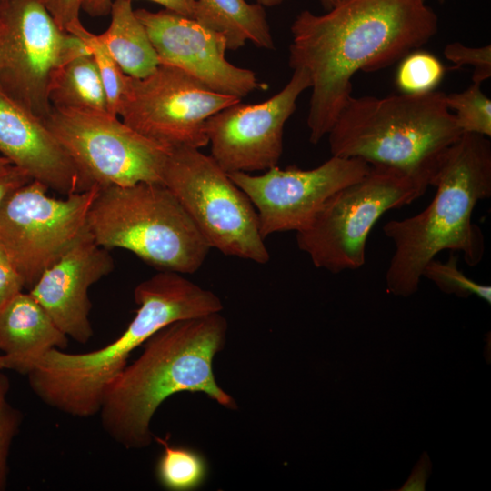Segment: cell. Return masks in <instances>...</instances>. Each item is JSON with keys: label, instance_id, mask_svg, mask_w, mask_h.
<instances>
[{"label": "cell", "instance_id": "cell-1", "mask_svg": "<svg viewBox=\"0 0 491 491\" xmlns=\"http://www.w3.org/2000/svg\"><path fill=\"white\" fill-rule=\"evenodd\" d=\"M290 31L289 66L311 79L306 124L316 145L352 95L355 74L386 68L427 44L438 17L426 0H346L323 15L303 10Z\"/></svg>", "mask_w": 491, "mask_h": 491}, {"label": "cell", "instance_id": "cell-2", "mask_svg": "<svg viewBox=\"0 0 491 491\" xmlns=\"http://www.w3.org/2000/svg\"><path fill=\"white\" fill-rule=\"evenodd\" d=\"M227 321L220 312L175 321L143 344L142 354L107 387L99 411L105 433L127 449L147 447L160 405L180 392H199L227 409L235 400L215 381L213 359L223 350Z\"/></svg>", "mask_w": 491, "mask_h": 491}, {"label": "cell", "instance_id": "cell-3", "mask_svg": "<svg viewBox=\"0 0 491 491\" xmlns=\"http://www.w3.org/2000/svg\"><path fill=\"white\" fill-rule=\"evenodd\" d=\"M431 185L436 191L423 211L383 226L395 246L386 273L395 295L413 294L425 266L443 250L461 253L470 266L482 261L485 239L472 217L476 204L491 196L487 137L463 133L446 151Z\"/></svg>", "mask_w": 491, "mask_h": 491}, {"label": "cell", "instance_id": "cell-4", "mask_svg": "<svg viewBox=\"0 0 491 491\" xmlns=\"http://www.w3.org/2000/svg\"><path fill=\"white\" fill-rule=\"evenodd\" d=\"M446 96L351 95L327 134L331 155L393 167L427 188L463 134Z\"/></svg>", "mask_w": 491, "mask_h": 491}, {"label": "cell", "instance_id": "cell-5", "mask_svg": "<svg viewBox=\"0 0 491 491\" xmlns=\"http://www.w3.org/2000/svg\"><path fill=\"white\" fill-rule=\"evenodd\" d=\"M138 309L126 329L107 346L87 353L54 348L28 375L33 392L49 406L75 417L99 413L109 385L131 353L155 332L188 316L184 295L172 284L147 279L134 290Z\"/></svg>", "mask_w": 491, "mask_h": 491}, {"label": "cell", "instance_id": "cell-6", "mask_svg": "<svg viewBox=\"0 0 491 491\" xmlns=\"http://www.w3.org/2000/svg\"><path fill=\"white\" fill-rule=\"evenodd\" d=\"M87 226L98 246L128 250L159 271L195 273L211 249L162 183L100 188Z\"/></svg>", "mask_w": 491, "mask_h": 491}, {"label": "cell", "instance_id": "cell-7", "mask_svg": "<svg viewBox=\"0 0 491 491\" xmlns=\"http://www.w3.org/2000/svg\"><path fill=\"white\" fill-rule=\"evenodd\" d=\"M426 187L393 167L371 165L359 180L335 193L296 243L317 268L332 273L361 268L368 235L381 216L411 204Z\"/></svg>", "mask_w": 491, "mask_h": 491}, {"label": "cell", "instance_id": "cell-8", "mask_svg": "<svg viewBox=\"0 0 491 491\" xmlns=\"http://www.w3.org/2000/svg\"><path fill=\"white\" fill-rule=\"evenodd\" d=\"M162 183L211 248L257 264L269 261L253 204L211 155L193 147L171 148Z\"/></svg>", "mask_w": 491, "mask_h": 491}, {"label": "cell", "instance_id": "cell-9", "mask_svg": "<svg viewBox=\"0 0 491 491\" xmlns=\"http://www.w3.org/2000/svg\"><path fill=\"white\" fill-rule=\"evenodd\" d=\"M44 122L71 159L81 192L162 183L171 148L144 136L118 115L52 108Z\"/></svg>", "mask_w": 491, "mask_h": 491}, {"label": "cell", "instance_id": "cell-10", "mask_svg": "<svg viewBox=\"0 0 491 491\" xmlns=\"http://www.w3.org/2000/svg\"><path fill=\"white\" fill-rule=\"evenodd\" d=\"M99 189L55 198L44 184L31 180L7 197L0 209V243L25 287L88 230V212Z\"/></svg>", "mask_w": 491, "mask_h": 491}, {"label": "cell", "instance_id": "cell-11", "mask_svg": "<svg viewBox=\"0 0 491 491\" xmlns=\"http://www.w3.org/2000/svg\"><path fill=\"white\" fill-rule=\"evenodd\" d=\"M240 101L179 68L159 65L143 78L126 75L116 115L144 136L170 148L200 149L208 145V118Z\"/></svg>", "mask_w": 491, "mask_h": 491}, {"label": "cell", "instance_id": "cell-12", "mask_svg": "<svg viewBox=\"0 0 491 491\" xmlns=\"http://www.w3.org/2000/svg\"><path fill=\"white\" fill-rule=\"evenodd\" d=\"M3 10L0 88L44 120L52 109L48 90L54 74L89 51L57 25L41 0H6Z\"/></svg>", "mask_w": 491, "mask_h": 491}, {"label": "cell", "instance_id": "cell-13", "mask_svg": "<svg viewBox=\"0 0 491 491\" xmlns=\"http://www.w3.org/2000/svg\"><path fill=\"white\" fill-rule=\"evenodd\" d=\"M370 166L359 158L332 155L308 170L276 165L259 175L244 172L228 175L253 204L266 239L274 233L306 228L335 193L359 180Z\"/></svg>", "mask_w": 491, "mask_h": 491}, {"label": "cell", "instance_id": "cell-14", "mask_svg": "<svg viewBox=\"0 0 491 491\" xmlns=\"http://www.w3.org/2000/svg\"><path fill=\"white\" fill-rule=\"evenodd\" d=\"M310 86L308 72L296 68L287 84L267 100L240 101L213 115L205 125L212 158L227 174L266 171L277 165L285 125L300 95Z\"/></svg>", "mask_w": 491, "mask_h": 491}, {"label": "cell", "instance_id": "cell-15", "mask_svg": "<svg viewBox=\"0 0 491 491\" xmlns=\"http://www.w3.org/2000/svg\"><path fill=\"white\" fill-rule=\"evenodd\" d=\"M156 52L159 65L179 68L212 90L242 99L266 88L255 72L225 57V37L194 18L168 10H135Z\"/></svg>", "mask_w": 491, "mask_h": 491}, {"label": "cell", "instance_id": "cell-16", "mask_svg": "<svg viewBox=\"0 0 491 491\" xmlns=\"http://www.w3.org/2000/svg\"><path fill=\"white\" fill-rule=\"evenodd\" d=\"M115 263L89 230L56 262L45 269L28 293L68 337L86 344L94 331L89 319L88 289L110 274Z\"/></svg>", "mask_w": 491, "mask_h": 491}, {"label": "cell", "instance_id": "cell-17", "mask_svg": "<svg viewBox=\"0 0 491 491\" xmlns=\"http://www.w3.org/2000/svg\"><path fill=\"white\" fill-rule=\"evenodd\" d=\"M0 154L48 189L65 196L81 192L71 159L44 120L1 88Z\"/></svg>", "mask_w": 491, "mask_h": 491}, {"label": "cell", "instance_id": "cell-18", "mask_svg": "<svg viewBox=\"0 0 491 491\" xmlns=\"http://www.w3.org/2000/svg\"><path fill=\"white\" fill-rule=\"evenodd\" d=\"M68 336L44 307L23 290L0 309V352L5 369L28 375L52 349L65 350Z\"/></svg>", "mask_w": 491, "mask_h": 491}, {"label": "cell", "instance_id": "cell-19", "mask_svg": "<svg viewBox=\"0 0 491 491\" xmlns=\"http://www.w3.org/2000/svg\"><path fill=\"white\" fill-rule=\"evenodd\" d=\"M193 18L223 35L227 50L242 48L247 42L273 50L274 39L264 6L246 0H195Z\"/></svg>", "mask_w": 491, "mask_h": 491}, {"label": "cell", "instance_id": "cell-20", "mask_svg": "<svg viewBox=\"0 0 491 491\" xmlns=\"http://www.w3.org/2000/svg\"><path fill=\"white\" fill-rule=\"evenodd\" d=\"M107 29L98 35L122 71L143 78L159 65L148 34L135 15L130 0H113Z\"/></svg>", "mask_w": 491, "mask_h": 491}, {"label": "cell", "instance_id": "cell-21", "mask_svg": "<svg viewBox=\"0 0 491 491\" xmlns=\"http://www.w3.org/2000/svg\"><path fill=\"white\" fill-rule=\"evenodd\" d=\"M48 98L52 108L110 114L104 85L90 53L69 60L55 71Z\"/></svg>", "mask_w": 491, "mask_h": 491}, {"label": "cell", "instance_id": "cell-22", "mask_svg": "<svg viewBox=\"0 0 491 491\" xmlns=\"http://www.w3.org/2000/svg\"><path fill=\"white\" fill-rule=\"evenodd\" d=\"M163 446L155 476L159 484L170 491H192L200 487L206 479L208 465L198 451L182 446H174L168 437H155Z\"/></svg>", "mask_w": 491, "mask_h": 491}, {"label": "cell", "instance_id": "cell-23", "mask_svg": "<svg viewBox=\"0 0 491 491\" xmlns=\"http://www.w3.org/2000/svg\"><path fill=\"white\" fill-rule=\"evenodd\" d=\"M446 70L435 55L416 49L399 61L395 84L401 94H426L436 90Z\"/></svg>", "mask_w": 491, "mask_h": 491}, {"label": "cell", "instance_id": "cell-24", "mask_svg": "<svg viewBox=\"0 0 491 491\" xmlns=\"http://www.w3.org/2000/svg\"><path fill=\"white\" fill-rule=\"evenodd\" d=\"M67 33L77 36L85 45L100 75L108 110L110 114L117 115L116 110L125 86L126 75L100 40L98 35L88 31L81 22L70 27Z\"/></svg>", "mask_w": 491, "mask_h": 491}, {"label": "cell", "instance_id": "cell-25", "mask_svg": "<svg viewBox=\"0 0 491 491\" xmlns=\"http://www.w3.org/2000/svg\"><path fill=\"white\" fill-rule=\"evenodd\" d=\"M481 85L472 82L462 92L446 94V102L463 133L490 137L491 100L483 93Z\"/></svg>", "mask_w": 491, "mask_h": 491}, {"label": "cell", "instance_id": "cell-26", "mask_svg": "<svg viewBox=\"0 0 491 491\" xmlns=\"http://www.w3.org/2000/svg\"><path fill=\"white\" fill-rule=\"evenodd\" d=\"M422 276L432 280L442 290L460 296L476 295L490 303L491 287L467 277L457 266V258L450 254L446 262L430 260L424 267Z\"/></svg>", "mask_w": 491, "mask_h": 491}, {"label": "cell", "instance_id": "cell-27", "mask_svg": "<svg viewBox=\"0 0 491 491\" xmlns=\"http://www.w3.org/2000/svg\"><path fill=\"white\" fill-rule=\"evenodd\" d=\"M9 389V379L0 371V491L6 487L10 448L23 418L7 400Z\"/></svg>", "mask_w": 491, "mask_h": 491}, {"label": "cell", "instance_id": "cell-28", "mask_svg": "<svg viewBox=\"0 0 491 491\" xmlns=\"http://www.w3.org/2000/svg\"><path fill=\"white\" fill-rule=\"evenodd\" d=\"M445 57L454 64V68L464 65L474 68L472 82L482 84L491 76V45L472 47L460 42H452L444 49Z\"/></svg>", "mask_w": 491, "mask_h": 491}, {"label": "cell", "instance_id": "cell-29", "mask_svg": "<svg viewBox=\"0 0 491 491\" xmlns=\"http://www.w3.org/2000/svg\"><path fill=\"white\" fill-rule=\"evenodd\" d=\"M57 25L67 32L80 23L79 13L83 0H41Z\"/></svg>", "mask_w": 491, "mask_h": 491}, {"label": "cell", "instance_id": "cell-30", "mask_svg": "<svg viewBox=\"0 0 491 491\" xmlns=\"http://www.w3.org/2000/svg\"><path fill=\"white\" fill-rule=\"evenodd\" d=\"M33 180L21 168L10 165L0 170V209L7 197L17 188Z\"/></svg>", "mask_w": 491, "mask_h": 491}, {"label": "cell", "instance_id": "cell-31", "mask_svg": "<svg viewBox=\"0 0 491 491\" xmlns=\"http://www.w3.org/2000/svg\"><path fill=\"white\" fill-rule=\"evenodd\" d=\"M24 287L23 280L11 265L0 266V309Z\"/></svg>", "mask_w": 491, "mask_h": 491}, {"label": "cell", "instance_id": "cell-32", "mask_svg": "<svg viewBox=\"0 0 491 491\" xmlns=\"http://www.w3.org/2000/svg\"><path fill=\"white\" fill-rule=\"evenodd\" d=\"M133 2V0H130ZM165 7V10L193 18L195 0H150Z\"/></svg>", "mask_w": 491, "mask_h": 491}, {"label": "cell", "instance_id": "cell-33", "mask_svg": "<svg viewBox=\"0 0 491 491\" xmlns=\"http://www.w3.org/2000/svg\"><path fill=\"white\" fill-rule=\"evenodd\" d=\"M113 0H83L82 10L93 17L103 16L110 13Z\"/></svg>", "mask_w": 491, "mask_h": 491}, {"label": "cell", "instance_id": "cell-34", "mask_svg": "<svg viewBox=\"0 0 491 491\" xmlns=\"http://www.w3.org/2000/svg\"><path fill=\"white\" fill-rule=\"evenodd\" d=\"M322 6L326 10H331L332 8L339 5L346 0H319Z\"/></svg>", "mask_w": 491, "mask_h": 491}, {"label": "cell", "instance_id": "cell-35", "mask_svg": "<svg viewBox=\"0 0 491 491\" xmlns=\"http://www.w3.org/2000/svg\"><path fill=\"white\" fill-rule=\"evenodd\" d=\"M4 3L0 2V45L3 41L5 31V22L3 10Z\"/></svg>", "mask_w": 491, "mask_h": 491}, {"label": "cell", "instance_id": "cell-36", "mask_svg": "<svg viewBox=\"0 0 491 491\" xmlns=\"http://www.w3.org/2000/svg\"><path fill=\"white\" fill-rule=\"evenodd\" d=\"M256 4L262 6L272 7L283 4L286 0H254Z\"/></svg>", "mask_w": 491, "mask_h": 491}, {"label": "cell", "instance_id": "cell-37", "mask_svg": "<svg viewBox=\"0 0 491 491\" xmlns=\"http://www.w3.org/2000/svg\"><path fill=\"white\" fill-rule=\"evenodd\" d=\"M4 265H11V263L9 262V259L0 243V266Z\"/></svg>", "mask_w": 491, "mask_h": 491}, {"label": "cell", "instance_id": "cell-38", "mask_svg": "<svg viewBox=\"0 0 491 491\" xmlns=\"http://www.w3.org/2000/svg\"><path fill=\"white\" fill-rule=\"evenodd\" d=\"M12 165L11 162L5 157L0 155V170L5 168L6 166Z\"/></svg>", "mask_w": 491, "mask_h": 491}, {"label": "cell", "instance_id": "cell-39", "mask_svg": "<svg viewBox=\"0 0 491 491\" xmlns=\"http://www.w3.org/2000/svg\"><path fill=\"white\" fill-rule=\"evenodd\" d=\"M4 368V365H3V357H2V354L0 352V371H2Z\"/></svg>", "mask_w": 491, "mask_h": 491}, {"label": "cell", "instance_id": "cell-40", "mask_svg": "<svg viewBox=\"0 0 491 491\" xmlns=\"http://www.w3.org/2000/svg\"><path fill=\"white\" fill-rule=\"evenodd\" d=\"M6 0H0V2L5 3Z\"/></svg>", "mask_w": 491, "mask_h": 491}, {"label": "cell", "instance_id": "cell-41", "mask_svg": "<svg viewBox=\"0 0 491 491\" xmlns=\"http://www.w3.org/2000/svg\"><path fill=\"white\" fill-rule=\"evenodd\" d=\"M441 1H444V0H441Z\"/></svg>", "mask_w": 491, "mask_h": 491}]
</instances>
